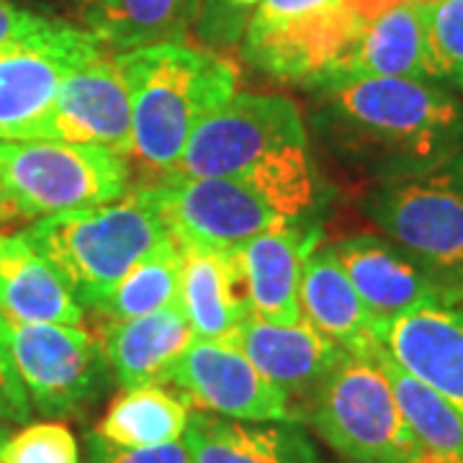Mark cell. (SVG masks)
Segmentation results:
<instances>
[{
    "label": "cell",
    "mask_w": 463,
    "mask_h": 463,
    "mask_svg": "<svg viewBox=\"0 0 463 463\" xmlns=\"http://www.w3.org/2000/svg\"><path fill=\"white\" fill-rule=\"evenodd\" d=\"M315 96L319 142L358 178L412 175L463 149L461 100L435 80L358 78Z\"/></svg>",
    "instance_id": "6da1fadb"
},
{
    "label": "cell",
    "mask_w": 463,
    "mask_h": 463,
    "mask_svg": "<svg viewBox=\"0 0 463 463\" xmlns=\"http://www.w3.org/2000/svg\"><path fill=\"white\" fill-rule=\"evenodd\" d=\"M167 175L248 183L291 222L315 203L307 124L297 103L279 93L237 90L196 127Z\"/></svg>",
    "instance_id": "7a4b0ae2"
},
{
    "label": "cell",
    "mask_w": 463,
    "mask_h": 463,
    "mask_svg": "<svg viewBox=\"0 0 463 463\" xmlns=\"http://www.w3.org/2000/svg\"><path fill=\"white\" fill-rule=\"evenodd\" d=\"M132 99L134 163L165 178L201 121L237 93V65L185 42L116 52Z\"/></svg>",
    "instance_id": "3957f363"
},
{
    "label": "cell",
    "mask_w": 463,
    "mask_h": 463,
    "mask_svg": "<svg viewBox=\"0 0 463 463\" xmlns=\"http://www.w3.org/2000/svg\"><path fill=\"white\" fill-rule=\"evenodd\" d=\"M24 234L83 309H93L147 252L173 237L147 185L111 203L32 222Z\"/></svg>",
    "instance_id": "277c9868"
},
{
    "label": "cell",
    "mask_w": 463,
    "mask_h": 463,
    "mask_svg": "<svg viewBox=\"0 0 463 463\" xmlns=\"http://www.w3.org/2000/svg\"><path fill=\"white\" fill-rule=\"evenodd\" d=\"M381 350H343L298 410V422H307L340 458L425 463L422 446L399 410L381 364Z\"/></svg>",
    "instance_id": "5b68a950"
},
{
    "label": "cell",
    "mask_w": 463,
    "mask_h": 463,
    "mask_svg": "<svg viewBox=\"0 0 463 463\" xmlns=\"http://www.w3.org/2000/svg\"><path fill=\"white\" fill-rule=\"evenodd\" d=\"M361 206L438 288L463 291V149L428 170L371 183Z\"/></svg>",
    "instance_id": "8992f818"
},
{
    "label": "cell",
    "mask_w": 463,
    "mask_h": 463,
    "mask_svg": "<svg viewBox=\"0 0 463 463\" xmlns=\"http://www.w3.org/2000/svg\"><path fill=\"white\" fill-rule=\"evenodd\" d=\"M129 191V163L114 149L0 139V194L18 222L111 203Z\"/></svg>",
    "instance_id": "52a82bcc"
},
{
    "label": "cell",
    "mask_w": 463,
    "mask_h": 463,
    "mask_svg": "<svg viewBox=\"0 0 463 463\" xmlns=\"http://www.w3.org/2000/svg\"><path fill=\"white\" fill-rule=\"evenodd\" d=\"M345 0H258L245 57L281 83L322 88L361 29Z\"/></svg>",
    "instance_id": "ba28073f"
},
{
    "label": "cell",
    "mask_w": 463,
    "mask_h": 463,
    "mask_svg": "<svg viewBox=\"0 0 463 463\" xmlns=\"http://www.w3.org/2000/svg\"><path fill=\"white\" fill-rule=\"evenodd\" d=\"M8 343L32 407L50 420L78 417L109 392L111 365L83 325L8 319Z\"/></svg>",
    "instance_id": "9c48e42d"
},
{
    "label": "cell",
    "mask_w": 463,
    "mask_h": 463,
    "mask_svg": "<svg viewBox=\"0 0 463 463\" xmlns=\"http://www.w3.org/2000/svg\"><path fill=\"white\" fill-rule=\"evenodd\" d=\"M103 52L109 44L93 29L60 18L0 47V139L24 142L47 114L67 75Z\"/></svg>",
    "instance_id": "30bf717a"
},
{
    "label": "cell",
    "mask_w": 463,
    "mask_h": 463,
    "mask_svg": "<svg viewBox=\"0 0 463 463\" xmlns=\"http://www.w3.org/2000/svg\"><path fill=\"white\" fill-rule=\"evenodd\" d=\"M147 188L181 245L237 248L291 224L279 203L242 181L167 175L147 183Z\"/></svg>",
    "instance_id": "8fae6325"
},
{
    "label": "cell",
    "mask_w": 463,
    "mask_h": 463,
    "mask_svg": "<svg viewBox=\"0 0 463 463\" xmlns=\"http://www.w3.org/2000/svg\"><path fill=\"white\" fill-rule=\"evenodd\" d=\"M24 142L96 145L129 157L132 99L116 52L85 62L60 85L57 99Z\"/></svg>",
    "instance_id": "7c38bea8"
},
{
    "label": "cell",
    "mask_w": 463,
    "mask_h": 463,
    "mask_svg": "<svg viewBox=\"0 0 463 463\" xmlns=\"http://www.w3.org/2000/svg\"><path fill=\"white\" fill-rule=\"evenodd\" d=\"M167 383L203 412L245 422H298L291 399L222 340L196 337L173 365Z\"/></svg>",
    "instance_id": "4fadbf2b"
},
{
    "label": "cell",
    "mask_w": 463,
    "mask_h": 463,
    "mask_svg": "<svg viewBox=\"0 0 463 463\" xmlns=\"http://www.w3.org/2000/svg\"><path fill=\"white\" fill-rule=\"evenodd\" d=\"M381 347L463 417V291H446L389 322Z\"/></svg>",
    "instance_id": "5bb4252c"
},
{
    "label": "cell",
    "mask_w": 463,
    "mask_h": 463,
    "mask_svg": "<svg viewBox=\"0 0 463 463\" xmlns=\"http://www.w3.org/2000/svg\"><path fill=\"white\" fill-rule=\"evenodd\" d=\"M222 343L237 347L265 379L291 399L297 420L304 402L315 394L343 353L301 319L297 325H273L255 315L245 317Z\"/></svg>",
    "instance_id": "9a60e30c"
},
{
    "label": "cell",
    "mask_w": 463,
    "mask_h": 463,
    "mask_svg": "<svg viewBox=\"0 0 463 463\" xmlns=\"http://www.w3.org/2000/svg\"><path fill=\"white\" fill-rule=\"evenodd\" d=\"M330 252L373 317L379 335L397 317L446 294L386 237H343L332 242Z\"/></svg>",
    "instance_id": "2e32d148"
},
{
    "label": "cell",
    "mask_w": 463,
    "mask_h": 463,
    "mask_svg": "<svg viewBox=\"0 0 463 463\" xmlns=\"http://www.w3.org/2000/svg\"><path fill=\"white\" fill-rule=\"evenodd\" d=\"M358 78L432 80L422 3H399L376 18L364 21L325 85Z\"/></svg>",
    "instance_id": "e0dca14e"
},
{
    "label": "cell",
    "mask_w": 463,
    "mask_h": 463,
    "mask_svg": "<svg viewBox=\"0 0 463 463\" xmlns=\"http://www.w3.org/2000/svg\"><path fill=\"white\" fill-rule=\"evenodd\" d=\"M99 340L121 389L165 383L185 347L196 340L181 304L134 319H103Z\"/></svg>",
    "instance_id": "ac0fdd59"
},
{
    "label": "cell",
    "mask_w": 463,
    "mask_h": 463,
    "mask_svg": "<svg viewBox=\"0 0 463 463\" xmlns=\"http://www.w3.org/2000/svg\"><path fill=\"white\" fill-rule=\"evenodd\" d=\"M183 446L191 463H322L298 422H245L196 410Z\"/></svg>",
    "instance_id": "d6986e66"
},
{
    "label": "cell",
    "mask_w": 463,
    "mask_h": 463,
    "mask_svg": "<svg viewBox=\"0 0 463 463\" xmlns=\"http://www.w3.org/2000/svg\"><path fill=\"white\" fill-rule=\"evenodd\" d=\"M298 312L301 322H307L340 350L373 353L381 347L373 317L353 288L345 270L332 258L330 248L312 250L304 260Z\"/></svg>",
    "instance_id": "ffe728a7"
},
{
    "label": "cell",
    "mask_w": 463,
    "mask_h": 463,
    "mask_svg": "<svg viewBox=\"0 0 463 463\" xmlns=\"http://www.w3.org/2000/svg\"><path fill=\"white\" fill-rule=\"evenodd\" d=\"M232 252L240 265L250 315L273 325H297L301 270L309 255L298 232L291 224L268 230Z\"/></svg>",
    "instance_id": "44dd1931"
},
{
    "label": "cell",
    "mask_w": 463,
    "mask_h": 463,
    "mask_svg": "<svg viewBox=\"0 0 463 463\" xmlns=\"http://www.w3.org/2000/svg\"><path fill=\"white\" fill-rule=\"evenodd\" d=\"M178 304L201 340H224L250 315L232 248L181 245Z\"/></svg>",
    "instance_id": "7402d4cb"
},
{
    "label": "cell",
    "mask_w": 463,
    "mask_h": 463,
    "mask_svg": "<svg viewBox=\"0 0 463 463\" xmlns=\"http://www.w3.org/2000/svg\"><path fill=\"white\" fill-rule=\"evenodd\" d=\"M0 312L11 322L83 325V307L24 232L0 234Z\"/></svg>",
    "instance_id": "603a6c76"
},
{
    "label": "cell",
    "mask_w": 463,
    "mask_h": 463,
    "mask_svg": "<svg viewBox=\"0 0 463 463\" xmlns=\"http://www.w3.org/2000/svg\"><path fill=\"white\" fill-rule=\"evenodd\" d=\"M188 407L191 404L165 389V383L121 389L93 432L121 448L167 446L183 440L191 417Z\"/></svg>",
    "instance_id": "cb8c5ba5"
},
{
    "label": "cell",
    "mask_w": 463,
    "mask_h": 463,
    "mask_svg": "<svg viewBox=\"0 0 463 463\" xmlns=\"http://www.w3.org/2000/svg\"><path fill=\"white\" fill-rule=\"evenodd\" d=\"M201 0H93L90 29L116 52L185 42Z\"/></svg>",
    "instance_id": "d4e9b609"
},
{
    "label": "cell",
    "mask_w": 463,
    "mask_h": 463,
    "mask_svg": "<svg viewBox=\"0 0 463 463\" xmlns=\"http://www.w3.org/2000/svg\"><path fill=\"white\" fill-rule=\"evenodd\" d=\"M381 364L394 386L399 410L414 438L420 440L425 463H463V417L430 386L417 381L381 350Z\"/></svg>",
    "instance_id": "484cf974"
},
{
    "label": "cell",
    "mask_w": 463,
    "mask_h": 463,
    "mask_svg": "<svg viewBox=\"0 0 463 463\" xmlns=\"http://www.w3.org/2000/svg\"><path fill=\"white\" fill-rule=\"evenodd\" d=\"M181 298V245L175 237L147 252L93 307L103 319H134L175 307Z\"/></svg>",
    "instance_id": "4316f807"
},
{
    "label": "cell",
    "mask_w": 463,
    "mask_h": 463,
    "mask_svg": "<svg viewBox=\"0 0 463 463\" xmlns=\"http://www.w3.org/2000/svg\"><path fill=\"white\" fill-rule=\"evenodd\" d=\"M432 80L463 90V0L422 3Z\"/></svg>",
    "instance_id": "83f0119b"
},
{
    "label": "cell",
    "mask_w": 463,
    "mask_h": 463,
    "mask_svg": "<svg viewBox=\"0 0 463 463\" xmlns=\"http://www.w3.org/2000/svg\"><path fill=\"white\" fill-rule=\"evenodd\" d=\"M0 463H80V446L62 422H32L8 435Z\"/></svg>",
    "instance_id": "f1b7e54d"
},
{
    "label": "cell",
    "mask_w": 463,
    "mask_h": 463,
    "mask_svg": "<svg viewBox=\"0 0 463 463\" xmlns=\"http://www.w3.org/2000/svg\"><path fill=\"white\" fill-rule=\"evenodd\" d=\"M32 402L21 383L14 355H11V343H8V319L0 312V420L14 422V425H26L32 420Z\"/></svg>",
    "instance_id": "f546056e"
},
{
    "label": "cell",
    "mask_w": 463,
    "mask_h": 463,
    "mask_svg": "<svg viewBox=\"0 0 463 463\" xmlns=\"http://www.w3.org/2000/svg\"><path fill=\"white\" fill-rule=\"evenodd\" d=\"M88 463H191L183 440L155 448H121L99 438L96 432L85 435Z\"/></svg>",
    "instance_id": "4dcf8cb0"
},
{
    "label": "cell",
    "mask_w": 463,
    "mask_h": 463,
    "mask_svg": "<svg viewBox=\"0 0 463 463\" xmlns=\"http://www.w3.org/2000/svg\"><path fill=\"white\" fill-rule=\"evenodd\" d=\"M52 18L39 16L32 11H24L21 5L11 3V0H0V47L24 39L29 33L39 32L50 24Z\"/></svg>",
    "instance_id": "1f68e13d"
},
{
    "label": "cell",
    "mask_w": 463,
    "mask_h": 463,
    "mask_svg": "<svg viewBox=\"0 0 463 463\" xmlns=\"http://www.w3.org/2000/svg\"><path fill=\"white\" fill-rule=\"evenodd\" d=\"M345 3L347 8L361 18V21H371V18H376L383 11L394 8L399 3H410V0H345Z\"/></svg>",
    "instance_id": "d6a6232c"
},
{
    "label": "cell",
    "mask_w": 463,
    "mask_h": 463,
    "mask_svg": "<svg viewBox=\"0 0 463 463\" xmlns=\"http://www.w3.org/2000/svg\"><path fill=\"white\" fill-rule=\"evenodd\" d=\"M16 224H21V222H18V216L11 212V206L5 203L3 194H0V234H5V232H14V227H16Z\"/></svg>",
    "instance_id": "836d02e7"
},
{
    "label": "cell",
    "mask_w": 463,
    "mask_h": 463,
    "mask_svg": "<svg viewBox=\"0 0 463 463\" xmlns=\"http://www.w3.org/2000/svg\"><path fill=\"white\" fill-rule=\"evenodd\" d=\"M230 5H234V8H255V3L258 0H227Z\"/></svg>",
    "instance_id": "e575fe53"
},
{
    "label": "cell",
    "mask_w": 463,
    "mask_h": 463,
    "mask_svg": "<svg viewBox=\"0 0 463 463\" xmlns=\"http://www.w3.org/2000/svg\"><path fill=\"white\" fill-rule=\"evenodd\" d=\"M8 435H11V432H8V428H5V422L0 420V448H3V443L8 440Z\"/></svg>",
    "instance_id": "d590c367"
},
{
    "label": "cell",
    "mask_w": 463,
    "mask_h": 463,
    "mask_svg": "<svg viewBox=\"0 0 463 463\" xmlns=\"http://www.w3.org/2000/svg\"><path fill=\"white\" fill-rule=\"evenodd\" d=\"M332 463H397V461H358V458H340V461Z\"/></svg>",
    "instance_id": "8d00e7d4"
}]
</instances>
